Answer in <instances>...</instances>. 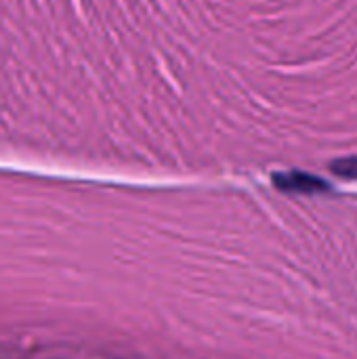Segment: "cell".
<instances>
[{
  "instance_id": "cell-1",
  "label": "cell",
  "mask_w": 357,
  "mask_h": 359,
  "mask_svg": "<svg viewBox=\"0 0 357 359\" xmlns=\"http://www.w3.org/2000/svg\"><path fill=\"white\" fill-rule=\"evenodd\" d=\"M274 183L278 189L282 191H290V194H320V191H328V183L316 175L303 172V170H290V172H276L274 175Z\"/></svg>"
},
{
  "instance_id": "cell-2",
  "label": "cell",
  "mask_w": 357,
  "mask_h": 359,
  "mask_svg": "<svg viewBox=\"0 0 357 359\" xmlns=\"http://www.w3.org/2000/svg\"><path fill=\"white\" fill-rule=\"evenodd\" d=\"M330 170L343 179H357V158H341L330 164Z\"/></svg>"
}]
</instances>
